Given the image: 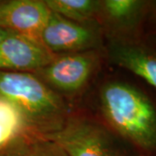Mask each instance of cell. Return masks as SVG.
I'll return each mask as SVG.
<instances>
[{
    "instance_id": "6da1fadb",
    "label": "cell",
    "mask_w": 156,
    "mask_h": 156,
    "mask_svg": "<svg viewBox=\"0 0 156 156\" xmlns=\"http://www.w3.org/2000/svg\"><path fill=\"white\" fill-rule=\"evenodd\" d=\"M100 104L117 134L143 150H155L156 109L142 91L123 82H109L101 89Z\"/></svg>"
},
{
    "instance_id": "7a4b0ae2",
    "label": "cell",
    "mask_w": 156,
    "mask_h": 156,
    "mask_svg": "<svg viewBox=\"0 0 156 156\" xmlns=\"http://www.w3.org/2000/svg\"><path fill=\"white\" fill-rule=\"evenodd\" d=\"M0 97L20 111L31 137L56 131L66 122L62 99L33 74L0 71Z\"/></svg>"
},
{
    "instance_id": "3957f363",
    "label": "cell",
    "mask_w": 156,
    "mask_h": 156,
    "mask_svg": "<svg viewBox=\"0 0 156 156\" xmlns=\"http://www.w3.org/2000/svg\"><path fill=\"white\" fill-rule=\"evenodd\" d=\"M38 137L57 143L69 156H132L108 130L87 119L70 118L58 130Z\"/></svg>"
},
{
    "instance_id": "277c9868",
    "label": "cell",
    "mask_w": 156,
    "mask_h": 156,
    "mask_svg": "<svg viewBox=\"0 0 156 156\" xmlns=\"http://www.w3.org/2000/svg\"><path fill=\"white\" fill-rule=\"evenodd\" d=\"M97 62L98 56L94 50L58 55L36 73L49 87L63 92H76L87 83Z\"/></svg>"
},
{
    "instance_id": "5b68a950",
    "label": "cell",
    "mask_w": 156,
    "mask_h": 156,
    "mask_svg": "<svg viewBox=\"0 0 156 156\" xmlns=\"http://www.w3.org/2000/svg\"><path fill=\"white\" fill-rule=\"evenodd\" d=\"M97 30L50 11L40 35V41L53 54H70L93 50L99 46Z\"/></svg>"
},
{
    "instance_id": "8992f818",
    "label": "cell",
    "mask_w": 156,
    "mask_h": 156,
    "mask_svg": "<svg viewBox=\"0 0 156 156\" xmlns=\"http://www.w3.org/2000/svg\"><path fill=\"white\" fill-rule=\"evenodd\" d=\"M57 56L40 42L12 32L0 44V71L36 72Z\"/></svg>"
},
{
    "instance_id": "52a82bcc",
    "label": "cell",
    "mask_w": 156,
    "mask_h": 156,
    "mask_svg": "<svg viewBox=\"0 0 156 156\" xmlns=\"http://www.w3.org/2000/svg\"><path fill=\"white\" fill-rule=\"evenodd\" d=\"M50 15L43 0L0 1V28L40 43V35Z\"/></svg>"
},
{
    "instance_id": "ba28073f",
    "label": "cell",
    "mask_w": 156,
    "mask_h": 156,
    "mask_svg": "<svg viewBox=\"0 0 156 156\" xmlns=\"http://www.w3.org/2000/svg\"><path fill=\"white\" fill-rule=\"evenodd\" d=\"M110 61L128 69L156 89V50L130 39H112L108 47Z\"/></svg>"
},
{
    "instance_id": "9c48e42d",
    "label": "cell",
    "mask_w": 156,
    "mask_h": 156,
    "mask_svg": "<svg viewBox=\"0 0 156 156\" xmlns=\"http://www.w3.org/2000/svg\"><path fill=\"white\" fill-rule=\"evenodd\" d=\"M148 6V2L141 0H104L100 13L113 30L125 34L142 21Z\"/></svg>"
},
{
    "instance_id": "30bf717a",
    "label": "cell",
    "mask_w": 156,
    "mask_h": 156,
    "mask_svg": "<svg viewBox=\"0 0 156 156\" xmlns=\"http://www.w3.org/2000/svg\"><path fill=\"white\" fill-rule=\"evenodd\" d=\"M23 136H30L22 114L10 101L0 97V149Z\"/></svg>"
},
{
    "instance_id": "8fae6325",
    "label": "cell",
    "mask_w": 156,
    "mask_h": 156,
    "mask_svg": "<svg viewBox=\"0 0 156 156\" xmlns=\"http://www.w3.org/2000/svg\"><path fill=\"white\" fill-rule=\"evenodd\" d=\"M49 10L61 17L78 23L92 20L101 11L97 0H44Z\"/></svg>"
},
{
    "instance_id": "7c38bea8",
    "label": "cell",
    "mask_w": 156,
    "mask_h": 156,
    "mask_svg": "<svg viewBox=\"0 0 156 156\" xmlns=\"http://www.w3.org/2000/svg\"><path fill=\"white\" fill-rule=\"evenodd\" d=\"M26 156H69L57 143L40 137H31Z\"/></svg>"
},
{
    "instance_id": "4fadbf2b",
    "label": "cell",
    "mask_w": 156,
    "mask_h": 156,
    "mask_svg": "<svg viewBox=\"0 0 156 156\" xmlns=\"http://www.w3.org/2000/svg\"><path fill=\"white\" fill-rule=\"evenodd\" d=\"M30 136H23L0 149V156H26Z\"/></svg>"
},
{
    "instance_id": "5bb4252c",
    "label": "cell",
    "mask_w": 156,
    "mask_h": 156,
    "mask_svg": "<svg viewBox=\"0 0 156 156\" xmlns=\"http://www.w3.org/2000/svg\"><path fill=\"white\" fill-rule=\"evenodd\" d=\"M12 33V31H10V30H5V29H1L0 28V44L5 40V39Z\"/></svg>"
}]
</instances>
